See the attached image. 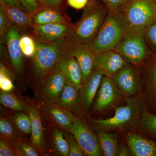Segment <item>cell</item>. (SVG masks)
I'll list each match as a JSON object with an SVG mask.
<instances>
[{
    "label": "cell",
    "instance_id": "6da1fadb",
    "mask_svg": "<svg viewBox=\"0 0 156 156\" xmlns=\"http://www.w3.org/2000/svg\"><path fill=\"white\" fill-rule=\"evenodd\" d=\"M80 19L73 24L67 40L90 47L98 32L109 10L101 0H89L83 9Z\"/></svg>",
    "mask_w": 156,
    "mask_h": 156
},
{
    "label": "cell",
    "instance_id": "7a4b0ae2",
    "mask_svg": "<svg viewBox=\"0 0 156 156\" xmlns=\"http://www.w3.org/2000/svg\"><path fill=\"white\" fill-rule=\"evenodd\" d=\"M125 99L126 105L113 107L115 111L113 116L105 119H90L91 125L97 131L104 132L129 130L139 127L144 110L142 98L137 95Z\"/></svg>",
    "mask_w": 156,
    "mask_h": 156
},
{
    "label": "cell",
    "instance_id": "3957f363",
    "mask_svg": "<svg viewBox=\"0 0 156 156\" xmlns=\"http://www.w3.org/2000/svg\"><path fill=\"white\" fill-rule=\"evenodd\" d=\"M129 26L122 10L109 11L90 48L95 55L113 50L124 36Z\"/></svg>",
    "mask_w": 156,
    "mask_h": 156
},
{
    "label": "cell",
    "instance_id": "277c9868",
    "mask_svg": "<svg viewBox=\"0 0 156 156\" xmlns=\"http://www.w3.org/2000/svg\"><path fill=\"white\" fill-rule=\"evenodd\" d=\"M66 40L51 44L35 41L36 51L31 58L34 76L40 85L56 69L67 51Z\"/></svg>",
    "mask_w": 156,
    "mask_h": 156
},
{
    "label": "cell",
    "instance_id": "5b68a950",
    "mask_svg": "<svg viewBox=\"0 0 156 156\" xmlns=\"http://www.w3.org/2000/svg\"><path fill=\"white\" fill-rule=\"evenodd\" d=\"M144 29L143 27H129L113 49L127 62L134 66L142 64L150 54L144 39Z\"/></svg>",
    "mask_w": 156,
    "mask_h": 156
},
{
    "label": "cell",
    "instance_id": "8992f818",
    "mask_svg": "<svg viewBox=\"0 0 156 156\" xmlns=\"http://www.w3.org/2000/svg\"><path fill=\"white\" fill-rule=\"evenodd\" d=\"M129 27L145 28L156 17L154 0H129L122 9Z\"/></svg>",
    "mask_w": 156,
    "mask_h": 156
},
{
    "label": "cell",
    "instance_id": "52a82bcc",
    "mask_svg": "<svg viewBox=\"0 0 156 156\" xmlns=\"http://www.w3.org/2000/svg\"><path fill=\"white\" fill-rule=\"evenodd\" d=\"M63 109L73 121L69 132L75 137L87 156L103 155L98 136H96L85 123L72 113L71 112Z\"/></svg>",
    "mask_w": 156,
    "mask_h": 156
},
{
    "label": "cell",
    "instance_id": "ba28073f",
    "mask_svg": "<svg viewBox=\"0 0 156 156\" xmlns=\"http://www.w3.org/2000/svg\"><path fill=\"white\" fill-rule=\"evenodd\" d=\"M72 23H51L31 27L30 35L37 41L55 43L66 40L72 28Z\"/></svg>",
    "mask_w": 156,
    "mask_h": 156
},
{
    "label": "cell",
    "instance_id": "9c48e42d",
    "mask_svg": "<svg viewBox=\"0 0 156 156\" xmlns=\"http://www.w3.org/2000/svg\"><path fill=\"white\" fill-rule=\"evenodd\" d=\"M118 89L124 96L137 95L141 89V80L134 65L128 63L112 78Z\"/></svg>",
    "mask_w": 156,
    "mask_h": 156
},
{
    "label": "cell",
    "instance_id": "30bf717a",
    "mask_svg": "<svg viewBox=\"0 0 156 156\" xmlns=\"http://www.w3.org/2000/svg\"><path fill=\"white\" fill-rule=\"evenodd\" d=\"M66 83L63 74L56 69L41 84L39 96L46 104H56Z\"/></svg>",
    "mask_w": 156,
    "mask_h": 156
},
{
    "label": "cell",
    "instance_id": "8fae6325",
    "mask_svg": "<svg viewBox=\"0 0 156 156\" xmlns=\"http://www.w3.org/2000/svg\"><path fill=\"white\" fill-rule=\"evenodd\" d=\"M124 97L111 78L104 76L94 106L95 112L103 111L113 107Z\"/></svg>",
    "mask_w": 156,
    "mask_h": 156
},
{
    "label": "cell",
    "instance_id": "7c38bea8",
    "mask_svg": "<svg viewBox=\"0 0 156 156\" xmlns=\"http://www.w3.org/2000/svg\"><path fill=\"white\" fill-rule=\"evenodd\" d=\"M104 76L100 69L94 68L90 75L83 82L79 90V109L84 112L89 110Z\"/></svg>",
    "mask_w": 156,
    "mask_h": 156
},
{
    "label": "cell",
    "instance_id": "4fadbf2b",
    "mask_svg": "<svg viewBox=\"0 0 156 156\" xmlns=\"http://www.w3.org/2000/svg\"><path fill=\"white\" fill-rule=\"evenodd\" d=\"M127 63L115 50H107L95 55L94 68L100 69L104 76L112 78Z\"/></svg>",
    "mask_w": 156,
    "mask_h": 156
},
{
    "label": "cell",
    "instance_id": "5bb4252c",
    "mask_svg": "<svg viewBox=\"0 0 156 156\" xmlns=\"http://www.w3.org/2000/svg\"><path fill=\"white\" fill-rule=\"evenodd\" d=\"M66 44L69 53L76 58L80 66L83 82L94 69L95 55L89 45L75 43L67 39Z\"/></svg>",
    "mask_w": 156,
    "mask_h": 156
},
{
    "label": "cell",
    "instance_id": "9a60e30c",
    "mask_svg": "<svg viewBox=\"0 0 156 156\" xmlns=\"http://www.w3.org/2000/svg\"><path fill=\"white\" fill-rule=\"evenodd\" d=\"M20 36L19 29L12 26L5 39L11 64L18 74L22 73L24 66V56L20 42Z\"/></svg>",
    "mask_w": 156,
    "mask_h": 156
},
{
    "label": "cell",
    "instance_id": "2e32d148",
    "mask_svg": "<svg viewBox=\"0 0 156 156\" xmlns=\"http://www.w3.org/2000/svg\"><path fill=\"white\" fill-rule=\"evenodd\" d=\"M56 69L63 74L66 83L80 90L83 82L82 69L76 59L69 54L67 49Z\"/></svg>",
    "mask_w": 156,
    "mask_h": 156
},
{
    "label": "cell",
    "instance_id": "e0dca14e",
    "mask_svg": "<svg viewBox=\"0 0 156 156\" xmlns=\"http://www.w3.org/2000/svg\"><path fill=\"white\" fill-rule=\"evenodd\" d=\"M30 15L31 27L48 23H72L70 18L62 9L50 6L41 7Z\"/></svg>",
    "mask_w": 156,
    "mask_h": 156
},
{
    "label": "cell",
    "instance_id": "ac0fdd59",
    "mask_svg": "<svg viewBox=\"0 0 156 156\" xmlns=\"http://www.w3.org/2000/svg\"><path fill=\"white\" fill-rule=\"evenodd\" d=\"M126 140L132 155L156 156V142L139 134L130 133Z\"/></svg>",
    "mask_w": 156,
    "mask_h": 156
},
{
    "label": "cell",
    "instance_id": "d6986e66",
    "mask_svg": "<svg viewBox=\"0 0 156 156\" xmlns=\"http://www.w3.org/2000/svg\"><path fill=\"white\" fill-rule=\"evenodd\" d=\"M28 113L31 119L32 143L36 149L42 150L44 144V133L40 113L36 109L31 107L30 108Z\"/></svg>",
    "mask_w": 156,
    "mask_h": 156
},
{
    "label": "cell",
    "instance_id": "ffe728a7",
    "mask_svg": "<svg viewBox=\"0 0 156 156\" xmlns=\"http://www.w3.org/2000/svg\"><path fill=\"white\" fill-rule=\"evenodd\" d=\"M79 90L66 83L56 105L69 111H76L79 105Z\"/></svg>",
    "mask_w": 156,
    "mask_h": 156
},
{
    "label": "cell",
    "instance_id": "44dd1931",
    "mask_svg": "<svg viewBox=\"0 0 156 156\" xmlns=\"http://www.w3.org/2000/svg\"><path fill=\"white\" fill-rule=\"evenodd\" d=\"M47 112L54 124L60 129L69 132L73 121L64 109L56 104L47 105Z\"/></svg>",
    "mask_w": 156,
    "mask_h": 156
},
{
    "label": "cell",
    "instance_id": "7402d4cb",
    "mask_svg": "<svg viewBox=\"0 0 156 156\" xmlns=\"http://www.w3.org/2000/svg\"><path fill=\"white\" fill-rule=\"evenodd\" d=\"M2 7L6 11L12 26L16 27L20 30L31 28L29 14L20 8Z\"/></svg>",
    "mask_w": 156,
    "mask_h": 156
},
{
    "label": "cell",
    "instance_id": "603a6c76",
    "mask_svg": "<svg viewBox=\"0 0 156 156\" xmlns=\"http://www.w3.org/2000/svg\"><path fill=\"white\" fill-rule=\"evenodd\" d=\"M98 136L104 155L106 156H117L119 146L116 134L98 131Z\"/></svg>",
    "mask_w": 156,
    "mask_h": 156
},
{
    "label": "cell",
    "instance_id": "cb8c5ba5",
    "mask_svg": "<svg viewBox=\"0 0 156 156\" xmlns=\"http://www.w3.org/2000/svg\"><path fill=\"white\" fill-rule=\"evenodd\" d=\"M0 101L6 107L18 112H28L30 107L10 92H1Z\"/></svg>",
    "mask_w": 156,
    "mask_h": 156
},
{
    "label": "cell",
    "instance_id": "d4e9b609",
    "mask_svg": "<svg viewBox=\"0 0 156 156\" xmlns=\"http://www.w3.org/2000/svg\"><path fill=\"white\" fill-rule=\"evenodd\" d=\"M0 134L1 138L10 143L17 151L19 140L17 138L15 129L8 120L2 117L0 120Z\"/></svg>",
    "mask_w": 156,
    "mask_h": 156
},
{
    "label": "cell",
    "instance_id": "484cf974",
    "mask_svg": "<svg viewBox=\"0 0 156 156\" xmlns=\"http://www.w3.org/2000/svg\"><path fill=\"white\" fill-rule=\"evenodd\" d=\"M53 141L55 148L62 156H69V147L64 133L58 128L53 129L52 133Z\"/></svg>",
    "mask_w": 156,
    "mask_h": 156
},
{
    "label": "cell",
    "instance_id": "4316f807",
    "mask_svg": "<svg viewBox=\"0 0 156 156\" xmlns=\"http://www.w3.org/2000/svg\"><path fill=\"white\" fill-rule=\"evenodd\" d=\"M20 45L24 56L28 58L33 57L36 51V42L31 35H23L20 36Z\"/></svg>",
    "mask_w": 156,
    "mask_h": 156
},
{
    "label": "cell",
    "instance_id": "83f0119b",
    "mask_svg": "<svg viewBox=\"0 0 156 156\" xmlns=\"http://www.w3.org/2000/svg\"><path fill=\"white\" fill-rule=\"evenodd\" d=\"M139 127H141L146 131L156 136V115L144 111Z\"/></svg>",
    "mask_w": 156,
    "mask_h": 156
},
{
    "label": "cell",
    "instance_id": "f1b7e54d",
    "mask_svg": "<svg viewBox=\"0 0 156 156\" xmlns=\"http://www.w3.org/2000/svg\"><path fill=\"white\" fill-rule=\"evenodd\" d=\"M144 37L149 50L156 51V17L145 27Z\"/></svg>",
    "mask_w": 156,
    "mask_h": 156
},
{
    "label": "cell",
    "instance_id": "f546056e",
    "mask_svg": "<svg viewBox=\"0 0 156 156\" xmlns=\"http://www.w3.org/2000/svg\"><path fill=\"white\" fill-rule=\"evenodd\" d=\"M14 121L20 131L24 134H31L32 123L30 116L23 113H17L14 116Z\"/></svg>",
    "mask_w": 156,
    "mask_h": 156
},
{
    "label": "cell",
    "instance_id": "4dcf8cb0",
    "mask_svg": "<svg viewBox=\"0 0 156 156\" xmlns=\"http://www.w3.org/2000/svg\"><path fill=\"white\" fill-rule=\"evenodd\" d=\"M12 26L4 8L0 5V37L1 42L5 41L6 36Z\"/></svg>",
    "mask_w": 156,
    "mask_h": 156
},
{
    "label": "cell",
    "instance_id": "1f68e13d",
    "mask_svg": "<svg viewBox=\"0 0 156 156\" xmlns=\"http://www.w3.org/2000/svg\"><path fill=\"white\" fill-rule=\"evenodd\" d=\"M64 133L67 140L69 147L70 156H87L85 152L83 150L79 144L78 143L74 136L71 134L67 133Z\"/></svg>",
    "mask_w": 156,
    "mask_h": 156
},
{
    "label": "cell",
    "instance_id": "d6a6232c",
    "mask_svg": "<svg viewBox=\"0 0 156 156\" xmlns=\"http://www.w3.org/2000/svg\"><path fill=\"white\" fill-rule=\"evenodd\" d=\"M17 150L20 156H38L37 153L34 147L23 140H19Z\"/></svg>",
    "mask_w": 156,
    "mask_h": 156
},
{
    "label": "cell",
    "instance_id": "836d02e7",
    "mask_svg": "<svg viewBox=\"0 0 156 156\" xmlns=\"http://www.w3.org/2000/svg\"><path fill=\"white\" fill-rule=\"evenodd\" d=\"M0 156H19L16 149L5 140L0 141Z\"/></svg>",
    "mask_w": 156,
    "mask_h": 156
},
{
    "label": "cell",
    "instance_id": "e575fe53",
    "mask_svg": "<svg viewBox=\"0 0 156 156\" xmlns=\"http://www.w3.org/2000/svg\"><path fill=\"white\" fill-rule=\"evenodd\" d=\"M20 8L30 14L40 8L37 0H17Z\"/></svg>",
    "mask_w": 156,
    "mask_h": 156
},
{
    "label": "cell",
    "instance_id": "d590c367",
    "mask_svg": "<svg viewBox=\"0 0 156 156\" xmlns=\"http://www.w3.org/2000/svg\"><path fill=\"white\" fill-rule=\"evenodd\" d=\"M109 11L122 10L129 0H101Z\"/></svg>",
    "mask_w": 156,
    "mask_h": 156
},
{
    "label": "cell",
    "instance_id": "8d00e7d4",
    "mask_svg": "<svg viewBox=\"0 0 156 156\" xmlns=\"http://www.w3.org/2000/svg\"><path fill=\"white\" fill-rule=\"evenodd\" d=\"M0 88L2 92H11L14 87L11 76L6 78L2 83H0Z\"/></svg>",
    "mask_w": 156,
    "mask_h": 156
},
{
    "label": "cell",
    "instance_id": "74e56055",
    "mask_svg": "<svg viewBox=\"0 0 156 156\" xmlns=\"http://www.w3.org/2000/svg\"><path fill=\"white\" fill-rule=\"evenodd\" d=\"M89 0H67L68 5L73 9L80 10L83 9Z\"/></svg>",
    "mask_w": 156,
    "mask_h": 156
},
{
    "label": "cell",
    "instance_id": "f35d334b",
    "mask_svg": "<svg viewBox=\"0 0 156 156\" xmlns=\"http://www.w3.org/2000/svg\"><path fill=\"white\" fill-rule=\"evenodd\" d=\"M131 155L129 147L125 144H122L118 147L117 156H128Z\"/></svg>",
    "mask_w": 156,
    "mask_h": 156
},
{
    "label": "cell",
    "instance_id": "ab89813d",
    "mask_svg": "<svg viewBox=\"0 0 156 156\" xmlns=\"http://www.w3.org/2000/svg\"><path fill=\"white\" fill-rule=\"evenodd\" d=\"M0 3L1 5L4 7H17L20 8L17 0H0Z\"/></svg>",
    "mask_w": 156,
    "mask_h": 156
},
{
    "label": "cell",
    "instance_id": "60d3db41",
    "mask_svg": "<svg viewBox=\"0 0 156 156\" xmlns=\"http://www.w3.org/2000/svg\"><path fill=\"white\" fill-rule=\"evenodd\" d=\"M47 6L53 7L59 9H62L63 0H46Z\"/></svg>",
    "mask_w": 156,
    "mask_h": 156
},
{
    "label": "cell",
    "instance_id": "b9f144b4",
    "mask_svg": "<svg viewBox=\"0 0 156 156\" xmlns=\"http://www.w3.org/2000/svg\"><path fill=\"white\" fill-rule=\"evenodd\" d=\"M151 78L152 85L153 88L154 92L156 95V66L154 68L151 73Z\"/></svg>",
    "mask_w": 156,
    "mask_h": 156
},
{
    "label": "cell",
    "instance_id": "7bdbcfd3",
    "mask_svg": "<svg viewBox=\"0 0 156 156\" xmlns=\"http://www.w3.org/2000/svg\"><path fill=\"white\" fill-rule=\"evenodd\" d=\"M37 1L40 7L47 6L46 0H37Z\"/></svg>",
    "mask_w": 156,
    "mask_h": 156
},
{
    "label": "cell",
    "instance_id": "ee69618b",
    "mask_svg": "<svg viewBox=\"0 0 156 156\" xmlns=\"http://www.w3.org/2000/svg\"><path fill=\"white\" fill-rule=\"evenodd\" d=\"M155 2L156 3V0H154Z\"/></svg>",
    "mask_w": 156,
    "mask_h": 156
}]
</instances>
